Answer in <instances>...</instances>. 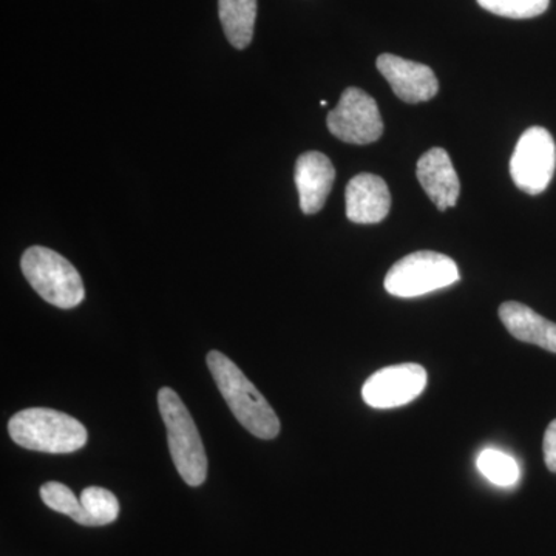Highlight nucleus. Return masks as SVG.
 <instances>
[{"label":"nucleus","instance_id":"obj_11","mask_svg":"<svg viewBox=\"0 0 556 556\" xmlns=\"http://www.w3.org/2000/svg\"><path fill=\"white\" fill-rule=\"evenodd\" d=\"M294 178L303 214L320 212L334 185L336 169L331 160L320 152L303 153L295 163Z\"/></svg>","mask_w":556,"mask_h":556},{"label":"nucleus","instance_id":"obj_9","mask_svg":"<svg viewBox=\"0 0 556 556\" xmlns=\"http://www.w3.org/2000/svg\"><path fill=\"white\" fill-rule=\"evenodd\" d=\"M376 65L399 100L408 104H419L437 97L438 78L428 65L388 53L380 54Z\"/></svg>","mask_w":556,"mask_h":556},{"label":"nucleus","instance_id":"obj_10","mask_svg":"<svg viewBox=\"0 0 556 556\" xmlns=\"http://www.w3.org/2000/svg\"><path fill=\"white\" fill-rule=\"evenodd\" d=\"M345 200L346 217L357 225H376L390 214V189L378 175H356L348 182Z\"/></svg>","mask_w":556,"mask_h":556},{"label":"nucleus","instance_id":"obj_13","mask_svg":"<svg viewBox=\"0 0 556 556\" xmlns=\"http://www.w3.org/2000/svg\"><path fill=\"white\" fill-rule=\"evenodd\" d=\"M500 318L515 339L556 353V324L554 321L547 320L529 306L518 302L503 303L500 306Z\"/></svg>","mask_w":556,"mask_h":556},{"label":"nucleus","instance_id":"obj_8","mask_svg":"<svg viewBox=\"0 0 556 556\" xmlns=\"http://www.w3.org/2000/svg\"><path fill=\"white\" fill-rule=\"evenodd\" d=\"M427 380V371L422 365H393L379 369L365 382L362 397L372 408L402 407L420 396L426 390Z\"/></svg>","mask_w":556,"mask_h":556},{"label":"nucleus","instance_id":"obj_19","mask_svg":"<svg viewBox=\"0 0 556 556\" xmlns=\"http://www.w3.org/2000/svg\"><path fill=\"white\" fill-rule=\"evenodd\" d=\"M544 460L552 473H556V419L547 427L543 441Z\"/></svg>","mask_w":556,"mask_h":556},{"label":"nucleus","instance_id":"obj_1","mask_svg":"<svg viewBox=\"0 0 556 556\" xmlns=\"http://www.w3.org/2000/svg\"><path fill=\"white\" fill-rule=\"evenodd\" d=\"M206 362L219 393L241 426L260 439L269 441L277 438L281 428L280 420L244 372L219 351H211Z\"/></svg>","mask_w":556,"mask_h":556},{"label":"nucleus","instance_id":"obj_6","mask_svg":"<svg viewBox=\"0 0 556 556\" xmlns=\"http://www.w3.org/2000/svg\"><path fill=\"white\" fill-rule=\"evenodd\" d=\"M556 167L554 138L543 127H530L519 138L510 161L515 185L529 195H540L551 185Z\"/></svg>","mask_w":556,"mask_h":556},{"label":"nucleus","instance_id":"obj_15","mask_svg":"<svg viewBox=\"0 0 556 556\" xmlns=\"http://www.w3.org/2000/svg\"><path fill=\"white\" fill-rule=\"evenodd\" d=\"M79 501L87 515V527L112 525L119 517L118 497L108 489L87 486Z\"/></svg>","mask_w":556,"mask_h":556},{"label":"nucleus","instance_id":"obj_18","mask_svg":"<svg viewBox=\"0 0 556 556\" xmlns=\"http://www.w3.org/2000/svg\"><path fill=\"white\" fill-rule=\"evenodd\" d=\"M482 9L508 17V20H532L548 9L551 0H478Z\"/></svg>","mask_w":556,"mask_h":556},{"label":"nucleus","instance_id":"obj_5","mask_svg":"<svg viewBox=\"0 0 556 556\" xmlns=\"http://www.w3.org/2000/svg\"><path fill=\"white\" fill-rule=\"evenodd\" d=\"M459 280L456 263L439 252L419 251L388 270L386 289L394 298L413 299L447 288Z\"/></svg>","mask_w":556,"mask_h":556},{"label":"nucleus","instance_id":"obj_2","mask_svg":"<svg viewBox=\"0 0 556 556\" xmlns=\"http://www.w3.org/2000/svg\"><path fill=\"white\" fill-rule=\"evenodd\" d=\"M9 433L22 448L50 455L78 452L89 438L79 420L50 408L22 409L11 417Z\"/></svg>","mask_w":556,"mask_h":556},{"label":"nucleus","instance_id":"obj_14","mask_svg":"<svg viewBox=\"0 0 556 556\" xmlns=\"http://www.w3.org/2000/svg\"><path fill=\"white\" fill-rule=\"evenodd\" d=\"M218 14L230 46L247 49L254 38L257 0H218Z\"/></svg>","mask_w":556,"mask_h":556},{"label":"nucleus","instance_id":"obj_3","mask_svg":"<svg viewBox=\"0 0 556 556\" xmlns=\"http://www.w3.org/2000/svg\"><path fill=\"white\" fill-rule=\"evenodd\" d=\"M159 407L179 477L190 486H200L207 478V457L195 420L181 397L169 387L161 388Z\"/></svg>","mask_w":556,"mask_h":556},{"label":"nucleus","instance_id":"obj_12","mask_svg":"<svg viewBox=\"0 0 556 556\" xmlns=\"http://www.w3.org/2000/svg\"><path fill=\"white\" fill-rule=\"evenodd\" d=\"M416 175L439 211L456 206L460 182L447 150L433 148L424 153L417 161Z\"/></svg>","mask_w":556,"mask_h":556},{"label":"nucleus","instance_id":"obj_4","mask_svg":"<svg viewBox=\"0 0 556 556\" xmlns=\"http://www.w3.org/2000/svg\"><path fill=\"white\" fill-rule=\"evenodd\" d=\"M21 268L40 298L56 308H76L86 298L78 270L67 258L49 248H28L22 255Z\"/></svg>","mask_w":556,"mask_h":556},{"label":"nucleus","instance_id":"obj_17","mask_svg":"<svg viewBox=\"0 0 556 556\" xmlns=\"http://www.w3.org/2000/svg\"><path fill=\"white\" fill-rule=\"evenodd\" d=\"M40 500L51 510L67 515L80 526H87V515L83 504L67 485L61 484V482H47L40 486Z\"/></svg>","mask_w":556,"mask_h":556},{"label":"nucleus","instance_id":"obj_7","mask_svg":"<svg viewBox=\"0 0 556 556\" xmlns=\"http://www.w3.org/2000/svg\"><path fill=\"white\" fill-rule=\"evenodd\" d=\"M327 124L329 131L348 144H371L383 134L378 102L356 87L343 91L339 104L329 112Z\"/></svg>","mask_w":556,"mask_h":556},{"label":"nucleus","instance_id":"obj_16","mask_svg":"<svg viewBox=\"0 0 556 556\" xmlns=\"http://www.w3.org/2000/svg\"><path fill=\"white\" fill-rule=\"evenodd\" d=\"M479 471L490 482L500 486H511L519 479V467L514 457L495 448H486L478 456Z\"/></svg>","mask_w":556,"mask_h":556}]
</instances>
